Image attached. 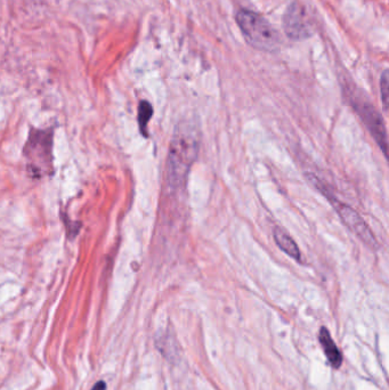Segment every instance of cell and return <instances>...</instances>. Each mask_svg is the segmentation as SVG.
I'll return each instance as SVG.
<instances>
[{
	"instance_id": "cell-10",
	"label": "cell",
	"mask_w": 389,
	"mask_h": 390,
	"mask_svg": "<svg viewBox=\"0 0 389 390\" xmlns=\"http://www.w3.org/2000/svg\"><path fill=\"white\" fill-rule=\"evenodd\" d=\"M92 390H106V384H105L104 381H98Z\"/></svg>"
},
{
	"instance_id": "cell-5",
	"label": "cell",
	"mask_w": 389,
	"mask_h": 390,
	"mask_svg": "<svg viewBox=\"0 0 389 390\" xmlns=\"http://www.w3.org/2000/svg\"><path fill=\"white\" fill-rule=\"evenodd\" d=\"M285 31L290 38L301 40L310 35V26H307L303 10L298 5H292L285 16Z\"/></svg>"
},
{
	"instance_id": "cell-3",
	"label": "cell",
	"mask_w": 389,
	"mask_h": 390,
	"mask_svg": "<svg viewBox=\"0 0 389 390\" xmlns=\"http://www.w3.org/2000/svg\"><path fill=\"white\" fill-rule=\"evenodd\" d=\"M310 181L315 185V188L320 190L321 193L324 194V197L333 204L335 211L338 213L339 218L342 219V222H344V225L349 231H353L363 242L364 245L370 247V249L376 250L379 247V245H378L376 236L371 231L370 227L367 226V222H364V219L358 215V211L346 203L340 202L335 195L330 193L328 188L319 181L317 176H310Z\"/></svg>"
},
{
	"instance_id": "cell-1",
	"label": "cell",
	"mask_w": 389,
	"mask_h": 390,
	"mask_svg": "<svg viewBox=\"0 0 389 390\" xmlns=\"http://www.w3.org/2000/svg\"><path fill=\"white\" fill-rule=\"evenodd\" d=\"M199 130L191 122L178 124L171 138L168 156V181L171 188L183 186L191 167L198 159Z\"/></svg>"
},
{
	"instance_id": "cell-7",
	"label": "cell",
	"mask_w": 389,
	"mask_h": 390,
	"mask_svg": "<svg viewBox=\"0 0 389 390\" xmlns=\"http://www.w3.org/2000/svg\"><path fill=\"white\" fill-rule=\"evenodd\" d=\"M274 240H276V245L281 249L285 254H288L289 257L292 259L301 261V251L299 247L296 245L294 238L290 235L287 234L283 229H276L274 231Z\"/></svg>"
},
{
	"instance_id": "cell-2",
	"label": "cell",
	"mask_w": 389,
	"mask_h": 390,
	"mask_svg": "<svg viewBox=\"0 0 389 390\" xmlns=\"http://www.w3.org/2000/svg\"><path fill=\"white\" fill-rule=\"evenodd\" d=\"M237 22L244 38L253 47L265 51L278 49L280 44L278 33L262 16L242 10L237 14Z\"/></svg>"
},
{
	"instance_id": "cell-6",
	"label": "cell",
	"mask_w": 389,
	"mask_h": 390,
	"mask_svg": "<svg viewBox=\"0 0 389 390\" xmlns=\"http://www.w3.org/2000/svg\"><path fill=\"white\" fill-rule=\"evenodd\" d=\"M320 343L323 350L326 352V359H329L333 368H338L342 363V356L339 349L335 346V341L330 336L329 331L322 327L320 331Z\"/></svg>"
},
{
	"instance_id": "cell-4",
	"label": "cell",
	"mask_w": 389,
	"mask_h": 390,
	"mask_svg": "<svg viewBox=\"0 0 389 390\" xmlns=\"http://www.w3.org/2000/svg\"><path fill=\"white\" fill-rule=\"evenodd\" d=\"M354 108L361 117L365 127L370 131L376 143L383 151V156L387 158L388 151V136H387L386 126L383 124V119L374 105L363 99L354 101Z\"/></svg>"
},
{
	"instance_id": "cell-8",
	"label": "cell",
	"mask_w": 389,
	"mask_h": 390,
	"mask_svg": "<svg viewBox=\"0 0 389 390\" xmlns=\"http://www.w3.org/2000/svg\"><path fill=\"white\" fill-rule=\"evenodd\" d=\"M153 115L152 105L150 104L149 101H142L138 106V126L141 133L144 136H148V124L149 121Z\"/></svg>"
},
{
	"instance_id": "cell-9",
	"label": "cell",
	"mask_w": 389,
	"mask_h": 390,
	"mask_svg": "<svg viewBox=\"0 0 389 390\" xmlns=\"http://www.w3.org/2000/svg\"><path fill=\"white\" fill-rule=\"evenodd\" d=\"M380 90H381V99H383V108L385 111L388 110V97H389V79L388 71H385L380 79Z\"/></svg>"
}]
</instances>
